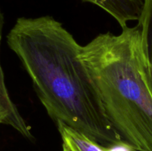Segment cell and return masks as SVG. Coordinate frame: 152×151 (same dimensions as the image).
<instances>
[{"label": "cell", "mask_w": 152, "mask_h": 151, "mask_svg": "<svg viewBox=\"0 0 152 151\" xmlns=\"http://www.w3.org/2000/svg\"><path fill=\"white\" fill-rule=\"evenodd\" d=\"M101 7L118 22L122 29L128 22L139 20L144 5V0H82Z\"/></svg>", "instance_id": "cell-4"}, {"label": "cell", "mask_w": 152, "mask_h": 151, "mask_svg": "<svg viewBox=\"0 0 152 151\" xmlns=\"http://www.w3.org/2000/svg\"><path fill=\"white\" fill-rule=\"evenodd\" d=\"M0 124H2V117H1V113H0Z\"/></svg>", "instance_id": "cell-9"}, {"label": "cell", "mask_w": 152, "mask_h": 151, "mask_svg": "<svg viewBox=\"0 0 152 151\" xmlns=\"http://www.w3.org/2000/svg\"><path fill=\"white\" fill-rule=\"evenodd\" d=\"M4 16L0 10V44L2 35ZM0 113L2 117V124L10 126L27 139H32L31 127L19 113L16 105L13 102L4 81V75L0 62Z\"/></svg>", "instance_id": "cell-3"}, {"label": "cell", "mask_w": 152, "mask_h": 151, "mask_svg": "<svg viewBox=\"0 0 152 151\" xmlns=\"http://www.w3.org/2000/svg\"><path fill=\"white\" fill-rule=\"evenodd\" d=\"M7 43L55 124L63 123L103 147L122 141L82 60V45L61 22L50 16L19 18Z\"/></svg>", "instance_id": "cell-1"}, {"label": "cell", "mask_w": 152, "mask_h": 151, "mask_svg": "<svg viewBox=\"0 0 152 151\" xmlns=\"http://www.w3.org/2000/svg\"><path fill=\"white\" fill-rule=\"evenodd\" d=\"M80 56L122 141L135 151H152V93L138 25L99 34L82 46Z\"/></svg>", "instance_id": "cell-2"}, {"label": "cell", "mask_w": 152, "mask_h": 151, "mask_svg": "<svg viewBox=\"0 0 152 151\" xmlns=\"http://www.w3.org/2000/svg\"><path fill=\"white\" fill-rule=\"evenodd\" d=\"M137 25L140 32L147 80L152 93V0H144L143 8Z\"/></svg>", "instance_id": "cell-5"}, {"label": "cell", "mask_w": 152, "mask_h": 151, "mask_svg": "<svg viewBox=\"0 0 152 151\" xmlns=\"http://www.w3.org/2000/svg\"><path fill=\"white\" fill-rule=\"evenodd\" d=\"M62 151H72L65 143L62 142Z\"/></svg>", "instance_id": "cell-8"}, {"label": "cell", "mask_w": 152, "mask_h": 151, "mask_svg": "<svg viewBox=\"0 0 152 151\" xmlns=\"http://www.w3.org/2000/svg\"><path fill=\"white\" fill-rule=\"evenodd\" d=\"M105 151H135V150L123 141L114 143L108 147H104Z\"/></svg>", "instance_id": "cell-7"}, {"label": "cell", "mask_w": 152, "mask_h": 151, "mask_svg": "<svg viewBox=\"0 0 152 151\" xmlns=\"http://www.w3.org/2000/svg\"><path fill=\"white\" fill-rule=\"evenodd\" d=\"M56 126L62 142L66 144L72 151H105L103 146L63 123H59Z\"/></svg>", "instance_id": "cell-6"}]
</instances>
